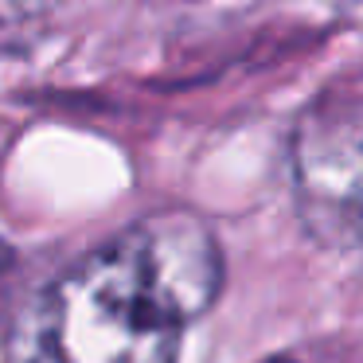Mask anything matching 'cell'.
I'll list each match as a JSON object with an SVG mask.
<instances>
[{
  "instance_id": "cell-1",
  "label": "cell",
  "mask_w": 363,
  "mask_h": 363,
  "mask_svg": "<svg viewBox=\"0 0 363 363\" xmlns=\"http://www.w3.org/2000/svg\"><path fill=\"white\" fill-rule=\"evenodd\" d=\"M223 254L191 211H160L79 258L48 297L55 363H176L180 336L215 305Z\"/></svg>"
},
{
  "instance_id": "cell-2",
  "label": "cell",
  "mask_w": 363,
  "mask_h": 363,
  "mask_svg": "<svg viewBox=\"0 0 363 363\" xmlns=\"http://www.w3.org/2000/svg\"><path fill=\"white\" fill-rule=\"evenodd\" d=\"M293 180L320 235L363 242V98H328L301 118Z\"/></svg>"
},
{
  "instance_id": "cell-3",
  "label": "cell",
  "mask_w": 363,
  "mask_h": 363,
  "mask_svg": "<svg viewBox=\"0 0 363 363\" xmlns=\"http://www.w3.org/2000/svg\"><path fill=\"white\" fill-rule=\"evenodd\" d=\"M266 363H293V359H281V355H277V359H266Z\"/></svg>"
}]
</instances>
